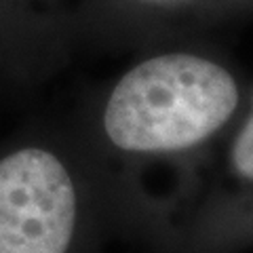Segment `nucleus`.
Listing matches in <instances>:
<instances>
[{
	"label": "nucleus",
	"mask_w": 253,
	"mask_h": 253,
	"mask_svg": "<svg viewBox=\"0 0 253 253\" xmlns=\"http://www.w3.org/2000/svg\"><path fill=\"white\" fill-rule=\"evenodd\" d=\"M76 190L57 154L23 146L0 156V253H68Z\"/></svg>",
	"instance_id": "nucleus-2"
},
{
	"label": "nucleus",
	"mask_w": 253,
	"mask_h": 253,
	"mask_svg": "<svg viewBox=\"0 0 253 253\" xmlns=\"http://www.w3.org/2000/svg\"><path fill=\"white\" fill-rule=\"evenodd\" d=\"M230 158H232V167L236 171V175L253 184V106L243 129L239 131V135H236L232 144Z\"/></svg>",
	"instance_id": "nucleus-3"
},
{
	"label": "nucleus",
	"mask_w": 253,
	"mask_h": 253,
	"mask_svg": "<svg viewBox=\"0 0 253 253\" xmlns=\"http://www.w3.org/2000/svg\"><path fill=\"white\" fill-rule=\"evenodd\" d=\"M239 106L234 76L196 53H163L133 66L104 110L108 139L125 152H179L203 144Z\"/></svg>",
	"instance_id": "nucleus-1"
},
{
	"label": "nucleus",
	"mask_w": 253,
	"mask_h": 253,
	"mask_svg": "<svg viewBox=\"0 0 253 253\" xmlns=\"http://www.w3.org/2000/svg\"><path fill=\"white\" fill-rule=\"evenodd\" d=\"M141 2L163 4V6H173V4H186V2H192V0H141Z\"/></svg>",
	"instance_id": "nucleus-4"
}]
</instances>
